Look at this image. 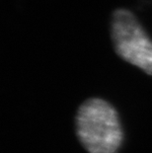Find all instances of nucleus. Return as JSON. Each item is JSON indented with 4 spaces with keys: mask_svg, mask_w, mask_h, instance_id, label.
<instances>
[{
    "mask_svg": "<svg viewBox=\"0 0 152 153\" xmlns=\"http://www.w3.org/2000/svg\"><path fill=\"white\" fill-rule=\"evenodd\" d=\"M76 132L89 153H116L122 142V129L117 111L100 98H91L79 107Z\"/></svg>",
    "mask_w": 152,
    "mask_h": 153,
    "instance_id": "f257e3e1",
    "label": "nucleus"
},
{
    "mask_svg": "<svg viewBox=\"0 0 152 153\" xmlns=\"http://www.w3.org/2000/svg\"><path fill=\"white\" fill-rule=\"evenodd\" d=\"M111 34L116 53L152 75V41L130 11L118 9L113 13Z\"/></svg>",
    "mask_w": 152,
    "mask_h": 153,
    "instance_id": "f03ea898",
    "label": "nucleus"
}]
</instances>
